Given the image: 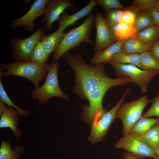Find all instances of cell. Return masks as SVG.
I'll use <instances>...</instances> for the list:
<instances>
[{
    "mask_svg": "<svg viewBox=\"0 0 159 159\" xmlns=\"http://www.w3.org/2000/svg\"><path fill=\"white\" fill-rule=\"evenodd\" d=\"M63 56L74 72L73 92L88 101L89 104L83 107L81 118L90 127L93 122L99 120L107 111L102 103L107 90L112 87L125 85L131 80L125 76L109 77L105 70V64H87L79 53L73 55L68 51Z\"/></svg>",
    "mask_w": 159,
    "mask_h": 159,
    "instance_id": "1",
    "label": "cell"
},
{
    "mask_svg": "<svg viewBox=\"0 0 159 159\" xmlns=\"http://www.w3.org/2000/svg\"><path fill=\"white\" fill-rule=\"evenodd\" d=\"M94 25V16L91 13L80 26L65 33L54 52L52 57V62H57L69 50L75 49L82 42L94 44V42L90 39V37Z\"/></svg>",
    "mask_w": 159,
    "mask_h": 159,
    "instance_id": "2",
    "label": "cell"
},
{
    "mask_svg": "<svg viewBox=\"0 0 159 159\" xmlns=\"http://www.w3.org/2000/svg\"><path fill=\"white\" fill-rule=\"evenodd\" d=\"M49 65L40 64L30 59L0 64V77L16 76L25 78L31 82L36 88L46 77Z\"/></svg>",
    "mask_w": 159,
    "mask_h": 159,
    "instance_id": "3",
    "label": "cell"
},
{
    "mask_svg": "<svg viewBox=\"0 0 159 159\" xmlns=\"http://www.w3.org/2000/svg\"><path fill=\"white\" fill-rule=\"evenodd\" d=\"M59 67L57 62L49 64L44 83L32 92V98L37 100L41 104H46L50 98L54 97L70 100L69 97L62 92L59 86L58 78Z\"/></svg>",
    "mask_w": 159,
    "mask_h": 159,
    "instance_id": "4",
    "label": "cell"
},
{
    "mask_svg": "<svg viewBox=\"0 0 159 159\" xmlns=\"http://www.w3.org/2000/svg\"><path fill=\"white\" fill-rule=\"evenodd\" d=\"M150 100L147 95L128 102H123L119 107L116 118L121 120L122 135L128 133L134 124L142 117L143 112Z\"/></svg>",
    "mask_w": 159,
    "mask_h": 159,
    "instance_id": "5",
    "label": "cell"
},
{
    "mask_svg": "<svg viewBox=\"0 0 159 159\" xmlns=\"http://www.w3.org/2000/svg\"><path fill=\"white\" fill-rule=\"evenodd\" d=\"M108 63L115 69L117 75L129 77L132 82L139 86L143 94L147 92L151 80L159 74V71L144 70L132 64H121L112 61Z\"/></svg>",
    "mask_w": 159,
    "mask_h": 159,
    "instance_id": "6",
    "label": "cell"
},
{
    "mask_svg": "<svg viewBox=\"0 0 159 159\" xmlns=\"http://www.w3.org/2000/svg\"><path fill=\"white\" fill-rule=\"evenodd\" d=\"M116 149H123L138 159L150 157L157 159L155 151L150 147L140 135L129 133L120 138L115 145Z\"/></svg>",
    "mask_w": 159,
    "mask_h": 159,
    "instance_id": "7",
    "label": "cell"
},
{
    "mask_svg": "<svg viewBox=\"0 0 159 159\" xmlns=\"http://www.w3.org/2000/svg\"><path fill=\"white\" fill-rule=\"evenodd\" d=\"M130 89L128 87L121 98L109 111L106 112L99 120L93 122L88 139L92 144L102 141L105 138L109 128L116 118L117 112L125 96L129 93Z\"/></svg>",
    "mask_w": 159,
    "mask_h": 159,
    "instance_id": "8",
    "label": "cell"
},
{
    "mask_svg": "<svg viewBox=\"0 0 159 159\" xmlns=\"http://www.w3.org/2000/svg\"><path fill=\"white\" fill-rule=\"evenodd\" d=\"M45 30L39 28L32 35L23 39L14 37L11 39L12 55L15 62L29 60L31 53L36 44L40 41Z\"/></svg>",
    "mask_w": 159,
    "mask_h": 159,
    "instance_id": "9",
    "label": "cell"
},
{
    "mask_svg": "<svg viewBox=\"0 0 159 159\" xmlns=\"http://www.w3.org/2000/svg\"><path fill=\"white\" fill-rule=\"evenodd\" d=\"M50 0H36L31 6L30 9L22 17L11 22L10 28H16L23 27L29 32L34 29V20L44 14L46 7Z\"/></svg>",
    "mask_w": 159,
    "mask_h": 159,
    "instance_id": "10",
    "label": "cell"
},
{
    "mask_svg": "<svg viewBox=\"0 0 159 159\" xmlns=\"http://www.w3.org/2000/svg\"><path fill=\"white\" fill-rule=\"evenodd\" d=\"M73 4V1L70 0H50L46 7L44 17L41 21V23L45 21L44 26L45 31H51L53 22L58 20L66 9L71 8Z\"/></svg>",
    "mask_w": 159,
    "mask_h": 159,
    "instance_id": "11",
    "label": "cell"
},
{
    "mask_svg": "<svg viewBox=\"0 0 159 159\" xmlns=\"http://www.w3.org/2000/svg\"><path fill=\"white\" fill-rule=\"evenodd\" d=\"M96 36L93 50L98 51L107 48L113 44L114 41L110 28L102 15L97 12L94 16Z\"/></svg>",
    "mask_w": 159,
    "mask_h": 159,
    "instance_id": "12",
    "label": "cell"
},
{
    "mask_svg": "<svg viewBox=\"0 0 159 159\" xmlns=\"http://www.w3.org/2000/svg\"><path fill=\"white\" fill-rule=\"evenodd\" d=\"M97 5V0H91L87 5L73 14L69 15L66 12H64L58 20L59 25L57 30L63 32L69 26L73 24L80 19L91 14L92 9Z\"/></svg>",
    "mask_w": 159,
    "mask_h": 159,
    "instance_id": "13",
    "label": "cell"
},
{
    "mask_svg": "<svg viewBox=\"0 0 159 159\" xmlns=\"http://www.w3.org/2000/svg\"><path fill=\"white\" fill-rule=\"evenodd\" d=\"M19 115L18 111L14 107L6 106L0 119V128H10L17 139L22 135V132L17 128L19 124Z\"/></svg>",
    "mask_w": 159,
    "mask_h": 159,
    "instance_id": "14",
    "label": "cell"
},
{
    "mask_svg": "<svg viewBox=\"0 0 159 159\" xmlns=\"http://www.w3.org/2000/svg\"><path fill=\"white\" fill-rule=\"evenodd\" d=\"M124 41L115 42L108 47L96 52L91 59L92 64L96 65L108 62L115 54L122 52Z\"/></svg>",
    "mask_w": 159,
    "mask_h": 159,
    "instance_id": "15",
    "label": "cell"
},
{
    "mask_svg": "<svg viewBox=\"0 0 159 159\" xmlns=\"http://www.w3.org/2000/svg\"><path fill=\"white\" fill-rule=\"evenodd\" d=\"M112 38L115 42L125 41L135 36L137 32L133 25L120 22L110 28Z\"/></svg>",
    "mask_w": 159,
    "mask_h": 159,
    "instance_id": "16",
    "label": "cell"
},
{
    "mask_svg": "<svg viewBox=\"0 0 159 159\" xmlns=\"http://www.w3.org/2000/svg\"><path fill=\"white\" fill-rule=\"evenodd\" d=\"M152 46L143 42L135 35L124 41L122 52L126 53H138L149 51Z\"/></svg>",
    "mask_w": 159,
    "mask_h": 159,
    "instance_id": "17",
    "label": "cell"
},
{
    "mask_svg": "<svg viewBox=\"0 0 159 159\" xmlns=\"http://www.w3.org/2000/svg\"><path fill=\"white\" fill-rule=\"evenodd\" d=\"M65 33L56 30L53 33L44 34L40 41L47 56L54 52L62 41Z\"/></svg>",
    "mask_w": 159,
    "mask_h": 159,
    "instance_id": "18",
    "label": "cell"
},
{
    "mask_svg": "<svg viewBox=\"0 0 159 159\" xmlns=\"http://www.w3.org/2000/svg\"><path fill=\"white\" fill-rule=\"evenodd\" d=\"M24 149V145H19L14 147L12 150L9 140L2 141L0 147V159H20Z\"/></svg>",
    "mask_w": 159,
    "mask_h": 159,
    "instance_id": "19",
    "label": "cell"
},
{
    "mask_svg": "<svg viewBox=\"0 0 159 159\" xmlns=\"http://www.w3.org/2000/svg\"><path fill=\"white\" fill-rule=\"evenodd\" d=\"M159 122V118H153L141 117L132 126L129 133L140 136Z\"/></svg>",
    "mask_w": 159,
    "mask_h": 159,
    "instance_id": "20",
    "label": "cell"
},
{
    "mask_svg": "<svg viewBox=\"0 0 159 159\" xmlns=\"http://www.w3.org/2000/svg\"><path fill=\"white\" fill-rule=\"evenodd\" d=\"M135 36L152 46L159 40V27L154 25L137 32Z\"/></svg>",
    "mask_w": 159,
    "mask_h": 159,
    "instance_id": "21",
    "label": "cell"
},
{
    "mask_svg": "<svg viewBox=\"0 0 159 159\" xmlns=\"http://www.w3.org/2000/svg\"><path fill=\"white\" fill-rule=\"evenodd\" d=\"M110 61L121 64H133L141 68L140 54H128L122 52L115 54Z\"/></svg>",
    "mask_w": 159,
    "mask_h": 159,
    "instance_id": "22",
    "label": "cell"
},
{
    "mask_svg": "<svg viewBox=\"0 0 159 159\" xmlns=\"http://www.w3.org/2000/svg\"><path fill=\"white\" fill-rule=\"evenodd\" d=\"M140 136L145 143L155 151L159 148V122Z\"/></svg>",
    "mask_w": 159,
    "mask_h": 159,
    "instance_id": "23",
    "label": "cell"
},
{
    "mask_svg": "<svg viewBox=\"0 0 159 159\" xmlns=\"http://www.w3.org/2000/svg\"><path fill=\"white\" fill-rule=\"evenodd\" d=\"M155 25L151 15L148 11H140L138 12L133 26L137 32Z\"/></svg>",
    "mask_w": 159,
    "mask_h": 159,
    "instance_id": "24",
    "label": "cell"
},
{
    "mask_svg": "<svg viewBox=\"0 0 159 159\" xmlns=\"http://www.w3.org/2000/svg\"><path fill=\"white\" fill-rule=\"evenodd\" d=\"M140 59L142 69L159 71V62L152 55L149 51L140 54Z\"/></svg>",
    "mask_w": 159,
    "mask_h": 159,
    "instance_id": "25",
    "label": "cell"
},
{
    "mask_svg": "<svg viewBox=\"0 0 159 159\" xmlns=\"http://www.w3.org/2000/svg\"><path fill=\"white\" fill-rule=\"evenodd\" d=\"M49 57L40 41L33 48L31 53L29 59L35 63L42 64L46 63Z\"/></svg>",
    "mask_w": 159,
    "mask_h": 159,
    "instance_id": "26",
    "label": "cell"
},
{
    "mask_svg": "<svg viewBox=\"0 0 159 159\" xmlns=\"http://www.w3.org/2000/svg\"><path fill=\"white\" fill-rule=\"evenodd\" d=\"M1 78L0 77V101L8 106L14 107L18 111L19 115L26 117L30 116L31 114L30 111L24 110L17 107L9 98L3 86Z\"/></svg>",
    "mask_w": 159,
    "mask_h": 159,
    "instance_id": "27",
    "label": "cell"
},
{
    "mask_svg": "<svg viewBox=\"0 0 159 159\" xmlns=\"http://www.w3.org/2000/svg\"><path fill=\"white\" fill-rule=\"evenodd\" d=\"M123 11L121 10H105V18L110 28L121 22Z\"/></svg>",
    "mask_w": 159,
    "mask_h": 159,
    "instance_id": "28",
    "label": "cell"
},
{
    "mask_svg": "<svg viewBox=\"0 0 159 159\" xmlns=\"http://www.w3.org/2000/svg\"><path fill=\"white\" fill-rule=\"evenodd\" d=\"M155 0H135L132 4L127 8L138 12L140 11H148L153 7Z\"/></svg>",
    "mask_w": 159,
    "mask_h": 159,
    "instance_id": "29",
    "label": "cell"
},
{
    "mask_svg": "<svg viewBox=\"0 0 159 159\" xmlns=\"http://www.w3.org/2000/svg\"><path fill=\"white\" fill-rule=\"evenodd\" d=\"M97 5L101 6L105 10L125 9L119 0H97Z\"/></svg>",
    "mask_w": 159,
    "mask_h": 159,
    "instance_id": "30",
    "label": "cell"
},
{
    "mask_svg": "<svg viewBox=\"0 0 159 159\" xmlns=\"http://www.w3.org/2000/svg\"><path fill=\"white\" fill-rule=\"evenodd\" d=\"M152 103L150 108L142 117H150L152 116H157L159 118V92L156 96L154 99L150 100V103Z\"/></svg>",
    "mask_w": 159,
    "mask_h": 159,
    "instance_id": "31",
    "label": "cell"
},
{
    "mask_svg": "<svg viewBox=\"0 0 159 159\" xmlns=\"http://www.w3.org/2000/svg\"><path fill=\"white\" fill-rule=\"evenodd\" d=\"M138 12L126 7L124 10L121 22L133 25L136 20Z\"/></svg>",
    "mask_w": 159,
    "mask_h": 159,
    "instance_id": "32",
    "label": "cell"
},
{
    "mask_svg": "<svg viewBox=\"0 0 159 159\" xmlns=\"http://www.w3.org/2000/svg\"><path fill=\"white\" fill-rule=\"evenodd\" d=\"M149 52L159 62V40L152 46Z\"/></svg>",
    "mask_w": 159,
    "mask_h": 159,
    "instance_id": "33",
    "label": "cell"
},
{
    "mask_svg": "<svg viewBox=\"0 0 159 159\" xmlns=\"http://www.w3.org/2000/svg\"><path fill=\"white\" fill-rule=\"evenodd\" d=\"M148 11L151 15L155 25L159 27V12L153 7Z\"/></svg>",
    "mask_w": 159,
    "mask_h": 159,
    "instance_id": "34",
    "label": "cell"
},
{
    "mask_svg": "<svg viewBox=\"0 0 159 159\" xmlns=\"http://www.w3.org/2000/svg\"><path fill=\"white\" fill-rule=\"evenodd\" d=\"M122 157L125 159H138L132 154L127 152L124 153Z\"/></svg>",
    "mask_w": 159,
    "mask_h": 159,
    "instance_id": "35",
    "label": "cell"
},
{
    "mask_svg": "<svg viewBox=\"0 0 159 159\" xmlns=\"http://www.w3.org/2000/svg\"><path fill=\"white\" fill-rule=\"evenodd\" d=\"M5 104L0 101V116H1L3 113L6 107Z\"/></svg>",
    "mask_w": 159,
    "mask_h": 159,
    "instance_id": "36",
    "label": "cell"
},
{
    "mask_svg": "<svg viewBox=\"0 0 159 159\" xmlns=\"http://www.w3.org/2000/svg\"><path fill=\"white\" fill-rule=\"evenodd\" d=\"M153 7L159 12V0H155L153 4Z\"/></svg>",
    "mask_w": 159,
    "mask_h": 159,
    "instance_id": "37",
    "label": "cell"
},
{
    "mask_svg": "<svg viewBox=\"0 0 159 159\" xmlns=\"http://www.w3.org/2000/svg\"><path fill=\"white\" fill-rule=\"evenodd\" d=\"M155 152L157 157V159H159V148L155 150Z\"/></svg>",
    "mask_w": 159,
    "mask_h": 159,
    "instance_id": "38",
    "label": "cell"
}]
</instances>
